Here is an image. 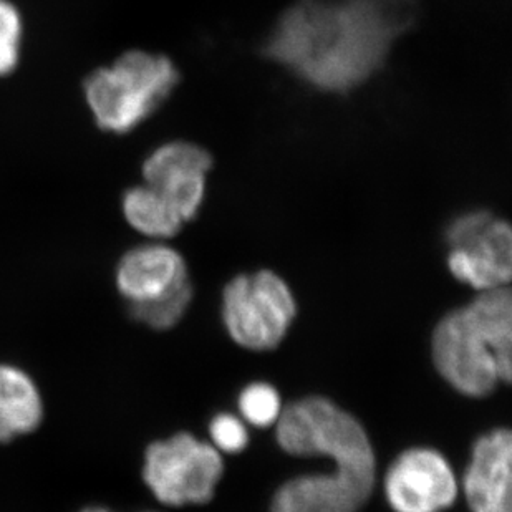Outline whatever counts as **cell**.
<instances>
[{
  "mask_svg": "<svg viewBox=\"0 0 512 512\" xmlns=\"http://www.w3.org/2000/svg\"><path fill=\"white\" fill-rule=\"evenodd\" d=\"M512 435L493 431L474 445L464 474V494L473 512H512Z\"/></svg>",
  "mask_w": 512,
  "mask_h": 512,
  "instance_id": "obj_9",
  "label": "cell"
},
{
  "mask_svg": "<svg viewBox=\"0 0 512 512\" xmlns=\"http://www.w3.org/2000/svg\"><path fill=\"white\" fill-rule=\"evenodd\" d=\"M179 78L170 57L128 50L107 67L93 70L83 82V95L98 130L126 135L168 102Z\"/></svg>",
  "mask_w": 512,
  "mask_h": 512,
  "instance_id": "obj_3",
  "label": "cell"
},
{
  "mask_svg": "<svg viewBox=\"0 0 512 512\" xmlns=\"http://www.w3.org/2000/svg\"><path fill=\"white\" fill-rule=\"evenodd\" d=\"M216 450L224 453H239L249 443L246 426L232 415H218L209 426Z\"/></svg>",
  "mask_w": 512,
  "mask_h": 512,
  "instance_id": "obj_16",
  "label": "cell"
},
{
  "mask_svg": "<svg viewBox=\"0 0 512 512\" xmlns=\"http://www.w3.org/2000/svg\"><path fill=\"white\" fill-rule=\"evenodd\" d=\"M80 512H113L110 509L102 508V506H92V508L83 509Z\"/></svg>",
  "mask_w": 512,
  "mask_h": 512,
  "instance_id": "obj_17",
  "label": "cell"
},
{
  "mask_svg": "<svg viewBox=\"0 0 512 512\" xmlns=\"http://www.w3.org/2000/svg\"><path fill=\"white\" fill-rule=\"evenodd\" d=\"M223 471V458L214 446L178 433L148 446L143 481L160 503L181 508L209 503Z\"/></svg>",
  "mask_w": 512,
  "mask_h": 512,
  "instance_id": "obj_5",
  "label": "cell"
},
{
  "mask_svg": "<svg viewBox=\"0 0 512 512\" xmlns=\"http://www.w3.org/2000/svg\"><path fill=\"white\" fill-rule=\"evenodd\" d=\"M186 281L188 267L183 256L163 244L130 249L116 266V287L128 305L160 299Z\"/></svg>",
  "mask_w": 512,
  "mask_h": 512,
  "instance_id": "obj_10",
  "label": "cell"
},
{
  "mask_svg": "<svg viewBox=\"0 0 512 512\" xmlns=\"http://www.w3.org/2000/svg\"><path fill=\"white\" fill-rule=\"evenodd\" d=\"M44 420V401L34 378L22 368L0 365V443L30 435Z\"/></svg>",
  "mask_w": 512,
  "mask_h": 512,
  "instance_id": "obj_11",
  "label": "cell"
},
{
  "mask_svg": "<svg viewBox=\"0 0 512 512\" xmlns=\"http://www.w3.org/2000/svg\"><path fill=\"white\" fill-rule=\"evenodd\" d=\"M239 408L244 418L254 426H271L281 416V397L267 383H252L241 393Z\"/></svg>",
  "mask_w": 512,
  "mask_h": 512,
  "instance_id": "obj_15",
  "label": "cell"
},
{
  "mask_svg": "<svg viewBox=\"0 0 512 512\" xmlns=\"http://www.w3.org/2000/svg\"><path fill=\"white\" fill-rule=\"evenodd\" d=\"M416 10L418 0H297L262 52L315 90L352 92L387 62Z\"/></svg>",
  "mask_w": 512,
  "mask_h": 512,
  "instance_id": "obj_1",
  "label": "cell"
},
{
  "mask_svg": "<svg viewBox=\"0 0 512 512\" xmlns=\"http://www.w3.org/2000/svg\"><path fill=\"white\" fill-rule=\"evenodd\" d=\"M294 317V295L274 272L236 277L224 289V324L231 339L247 350L276 348Z\"/></svg>",
  "mask_w": 512,
  "mask_h": 512,
  "instance_id": "obj_4",
  "label": "cell"
},
{
  "mask_svg": "<svg viewBox=\"0 0 512 512\" xmlns=\"http://www.w3.org/2000/svg\"><path fill=\"white\" fill-rule=\"evenodd\" d=\"M213 156L191 141L163 143L146 156L143 181L158 191L188 223L196 218L208 189Z\"/></svg>",
  "mask_w": 512,
  "mask_h": 512,
  "instance_id": "obj_7",
  "label": "cell"
},
{
  "mask_svg": "<svg viewBox=\"0 0 512 512\" xmlns=\"http://www.w3.org/2000/svg\"><path fill=\"white\" fill-rule=\"evenodd\" d=\"M448 266L453 276L474 289L508 285L512 274V231L488 211L459 216L446 231Z\"/></svg>",
  "mask_w": 512,
  "mask_h": 512,
  "instance_id": "obj_6",
  "label": "cell"
},
{
  "mask_svg": "<svg viewBox=\"0 0 512 512\" xmlns=\"http://www.w3.org/2000/svg\"><path fill=\"white\" fill-rule=\"evenodd\" d=\"M512 299L508 285L481 290L446 315L433 334V360L441 377L468 397H488L511 382Z\"/></svg>",
  "mask_w": 512,
  "mask_h": 512,
  "instance_id": "obj_2",
  "label": "cell"
},
{
  "mask_svg": "<svg viewBox=\"0 0 512 512\" xmlns=\"http://www.w3.org/2000/svg\"><path fill=\"white\" fill-rule=\"evenodd\" d=\"M385 494L395 512H441L455 503L458 483L440 453L415 448L388 469Z\"/></svg>",
  "mask_w": 512,
  "mask_h": 512,
  "instance_id": "obj_8",
  "label": "cell"
},
{
  "mask_svg": "<svg viewBox=\"0 0 512 512\" xmlns=\"http://www.w3.org/2000/svg\"><path fill=\"white\" fill-rule=\"evenodd\" d=\"M121 213L131 228L153 239H170L186 223L181 214L146 183L126 189L121 196Z\"/></svg>",
  "mask_w": 512,
  "mask_h": 512,
  "instance_id": "obj_12",
  "label": "cell"
},
{
  "mask_svg": "<svg viewBox=\"0 0 512 512\" xmlns=\"http://www.w3.org/2000/svg\"><path fill=\"white\" fill-rule=\"evenodd\" d=\"M191 299H193V285L186 281L160 299L151 300L146 304L128 305V314L131 319L148 325L150 329H171L183 319Z\"/></svg>",
  "mask_w": 512,
  "mask_h": 512,
  "instance_id": "obj_13",
  "label": "cell"
},
{
  "mask_svg": "<svg viewBox=\"0 0 512 512\" xmlns=\"http://www.w3.org/2000/svg\"><path fill=\"white\" fill-rule=\"evenodd\" d=\"M24 45V17L12 0H0V78L19 67Z\"/></svg>",
  "mask_w": 512,
  "mask_h": 512,
  "instance_id": "obj_14",
  "label": "cell"
}]
</instances>
